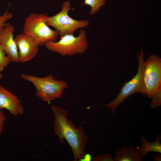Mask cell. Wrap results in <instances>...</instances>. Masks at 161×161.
Instances as JSON below:
<instances>
[{"mask_svg":"<svg viewBox=\"0 0 161 161\" xmlns=\"http://www.w3.org/2000/svg\"><path fill=\"white\" fill-rule=\"evenodd\" d=\"M161 136L158 135L156 137L155 142H148L144 137L141 138L142 142L141 147L139 150L140 154L142 156L146 155L150 152H154L161 154Z\"/></svg>","mask_w":161,"mask_h":161,"instance_id":"12","label":"cell"},{"mask_svg":"<svg viewBox=\"0 0 161 161\" xmlns=\"http://www.w3.org/2000/svg\"><path fill=\"white\" fill-rule=\"evenodd\" d=\"M61 10L58 13L47 17L46 22L48 25L54 27L61 36L67 34H74L78 29L87 27L88 20H78L69 16L68 13L71 10V4L69 1L62 4Z\"/></svg>","mask_w":161,"mask_h":161,"instance_id":"5","label":"cell"},{"mask_svg":"<svg viewBox=\"0 0 161 161\" xmlns=\"http://www.w3.org/2000/svg\"><path fill=\"white\" fill-rule=\"evenodd\" d=\"M142 78L144 95L152 98L161 89V59L156 54L144 61Z\"/></svg>","mask_w":161,"mask_h":161,"instance_id":"6","label":"cell"},{"mask_svg":"<svg viewBox=\"0 0 161 161\" xmlns=\"http://www.w3.org/2000/svg\"><path fill=\"white\" fill-rule=\"evenodd\" d=\"M113 155L110 154H107L103 155L96 156L93 159V161H114Z\"/></svg>","mask_w":161,"mask_h":161,"instance_id":"17","label":"cell"},{"mask_svg":"<svg viewBox=\"0 0 161 161\" xmlns=\"http://www.w3.org/2000/svg\"><path fill=\"white\" fill-rule=\"evenodd\" d=\"M152 98L150 104V108L159 107L161 105V89L156 93Z\"/></svg>","mask_w":161,"mask_h":161,"instance_id":"16","label":"cell"},{"mask_svg":"<svg viewBox=\"0 0 161 161\" xmlns=\"http://www.w3.org/2000/svg\"><path fill=\"white\" fill-rule=\"evenodd\" d=\"M15 27L10 24L0 30V45L11 62H19L18 50L13 37Z\"/></svg>","mask_w":161,"mask_h":161,"instance_id":"9","label":"cell"},{"mask_svg":"<svg viewBox=\"0 0 161 161\" xmlns=\"http://www.w3.org/2000/svg\"><path fill=\"white\" fill-rule=\"evenodd\" d=\"M154 158L155 161H161V154H157L154 155Z\"/></svg>","mask_w":161,"mask_h":161,"instance_id":"20","label":"cell"},{"mask_svg":"<svg viewBox=\"0 0 161 161\" xmlns=\"http://www.w3.org/2000/svg\"><path fill=\"white\" fill-rule=\"evenodd\" d=\"M74 34L61 36L58 41H49L44 45L48 50L59 54L62 56H73L84 53L88 47L86 32L81 29L77 36Z\"/></svg>","mask_w":161,"mask_h":161,"instance_id":"4","label":"cell"},{"mask_svg":"<svg viewBox=\"0 0 161 161\" xmlns=\"http://www.w3.org/2000/svg\"><path fill=\"white\" fill-rule=\"evenodd\" d=\"M54 117V130L62 144L65 140L72 150L74 160L81 161L85 154L88 137L81 126H76L67 117V110L55 105L50 106Z\"/></svg>","mask_w":161,"mask_h":161,"instance_id":"1","label":"cell"},{"mask_svg":"<svg viewBox=\"0 0 161 161\" xmlns=\"http://www.w3.org/2000/svg\"><path fill=\"white\" fill-rule=\"evenodd\" d=\"M14 39L18 50L19 62H28L37 55L39 46L30 36L22 33Z\"/></svg>","mask_w":161,"mask_h":161,"instance_id":"8","label":"cell"},{"mask_svg":"<svg viewBox=\"0 0 161 161\" xmlns=\"http://www.w3.org/2000/svg\"><path fill=\"white\" fill-rule=\"evenodd\" d=\"M12 17L13 15L8 12L7 10L3 15L0 16V30L10 24L7 21L10 19Z\"/></svg>","mask_w":161,"mask_h":161,"instance_id":"15","label":"cell"},{"mask_svg":"<svg viewBox=\"0 0 161 161\" xmlns=\"http://www.w3.org/2000/svg\"><path fill=\"white\" fill-rule=\"evenodd\" d=\"M142 157L132 146H124L116 151L114 161H141Z\"/></svg>","mask_w":161,"mask_h":161,"instance_id":"11","label":"cell"},{"mask_svg":"<svg viewBox=\"0 0 161 161\" xmlns=\"http://www.w3.org/2000/svg\"><path fill=\"white\" fill-rule=\"evenodd\" d=\"M0 45V72L3 70L11 62Z\"/></svg>","mask_w":161,"mask_h":161,"instance_id":"14","label":"cell"},{"mask_svg":"<svg viewBox=\"0 0 161 161\" xmlns=\"http://www.w3.org/2000/svg\"><path fill=\"white\" fill-rule=\"evenodd\" d=\"M3 109L15 117L24 112V108L17 96L0 85V109Z\"/></svg>","mask_w":161,"mask_h":161,"instance_id":"10","label":"cell"},{"mask_svg":"<svg viewBox=\"0 0 161 161\" xmlns=\"http://www.w3.org/2000/svg\"><path fill=\"white\" fill-rule=\"evenodd\" d=\"M21 77L33 85L35 88L36 96L46 102L61 97L68 87L66 82L58 80L51 75L40 77L22 74Z\"/></svg>","mask_w":161,"mask_h":161,"instance_id":"3","label":"cell"},{"mask_svg":"<svg viewBox=\"0 0 161 161\" xmlns=\"http://www.w3.org/2000/svg\"><path fill=\"white\" fill-rule=\"evenodd\" d=\"M3 77V75L2 74L0 73V80Z\"/></svg>","mask_w":161,"mask_h":161,"instance_id":"21","label":"cell"},{"mask_svg":"<svg viewBox=\"0 0 161 161\" xmlns=\"http://www.w3.org/2000/svg\"><path fill=\"white\" fill-rule=\"evenodd\" d=\"M92 160L91 155L89 154H85L81 161H90Z\"/></svg>","mask_w":161,"mask_h":161,"instance_id":"19","label":"cell"},{"mask_svg":"<svg viewBox=\"0 0 161 161\" xmlns=\"http://www.w3.org/2000/svg\"><path fill=\"white\" fill-rule=\"evenodd\" d=\"M46 13H31L25 18L23 33L31 37L39 46L49 41H56L58 32L50 28L46 22Z\"/></svg>","mask_w":161,"mask_h":161,"instance_id":"2","label":"cell"},{"mask_svg":"<svg viewBox=\"0 0 161 161\" xmlns=\"http://www.w3.org/2000/svg\"><path fill=\"white\" fill-rule=\"evenodd\" d=\"M106 0H84V2L81 6L86 5L91 7L90 15H95L99 10L100 8L104 6Z\"/></svg>","mask_w":161,"mask_h":161,"instance_id":"13","label":"cell"},{"mask_svg":"<svg viewBox=\"0 0 161 161\" xmlns=\"http://www.w3.org/2000/svg\"><path fill=\"white\" fill-rule=\"evenodd\" d=\"M144 57L143 52L141 49L138 54V66L136 74L131 80L124 84L117 96L106 105L107 107L111 109L113 114L114 113L118 106L131 95L137 92L144 95L142 78Z\"/></svg>","mask_w":161,"mask_h":161,"instance_id":"7","label":"cell"},{"mask_svg":"<svg viewBox=\"0 0 161 161\" xmlns=\"http://www.w3.org/2000/svg\"><path fill=\"white\" fill-rule=\"evenodd\" d=\"M6 119V117L4 113L2 110L0 109V137L2 132Z\"/></svg>","mask_w":161,"mask_h":161,"instance_id":"18","label":"cell"}]
</instances>
